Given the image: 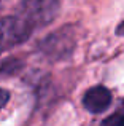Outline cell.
Here are the masks:
<instances>
[{"label":"cell","mask_w":124,"mask_h":126,"mask_svg":"<svg viewBox=\"0 0 124 126\" xmlns=\"http://www.w3.org/2000/svg\"><path fill=\"white\" fill-rule=\"evenodd\" d=\"M112 99H113L112 91H110L107 86L97 85V86L89 88L83 94V107L86 109L89 113L99 115V113H103V112L110 107Z\"/></svg>","instance_id":"277c9868"},{"label":"cell","mask_w":124,"mask_h":126,"mask_svg":"<svg viewBox=\"0 0 124 126\" xmlns=\"http://www.w3.org/2000/svg\"><path fill=\"white\" fill-rule=\"evenodd\" d=\"M0 51H2V49H0Z\"/></svg>","instance_id":"ba28073f"},{"label":"cell","mask_w":124,"mask_h":126,"mask_svg":"<svg viewBox=\"0 0 124 126\" xmlns=\"http://www.w3.org/2000/svg\"><path fill=\"white\" fill-rule=\"evenodd\" d=\"M37 48L45 58L53 62L65 61L76 48V31L73 26H62L61 29L48 34Z\"/></svg>","instance_id":"6da1fadb"},{"label":"cell","mask_w":124,"mask_h":126,"mask_svg":"<svg viewBox=\"0 0 124 126\" xmlns=\"http://www.w3.org/2000/svg\"><path fill=\"white\" fill-rule=\"evenodd\" d=\"M61 10L59 0H21L19 16L25 19L37 31L51 24Z\"/></svg>","instance_id":"7a4b0ae2"},{"label":"cell","mask_w":124,"mask_h":126,"mask_svg":"<svg viewBox=\"0 0 124 126\" xmlns=\"http://www.w3.org/2000/svg\"><path fill=\"white\" fill-rule=\"evenodd\" d=\"M10 97H11V94H10L8 89L0 88V112H2V110H3V107H5V105L8 104Z\"/></svg>","instance_id":"8992f818"},{"label":"cell","mask_w":124,"mask_h":126,"mask_svg":"<svg viewBox=\"0 0 124 126\" xmlns=\"http://www.w3.org/2000/svg\"><path fill=\"white\" fill-rule=\"evenodd\" d=\"M35 29L19 15L0 18V49H8L21 45L32 37Z\"/></svg>","instance_id":"3957f363"},{"label":"cell","mask_w":124,"mask_h":126,"mask_svg":"<svg viewBox=\"0 0 124 126\" xmlns=\"http://www.w3.org/2000/svg\"><path fill=\"white\" fill-rule=\"evenodd\" d=\"M116 35L124 37V21H121V22L118 24V27H116Z\"/></svg>","instance_id":"52a82bcc"},{"label":"cell","mask_w":124,"mask_h":126,"mask_svg":"<svg viewBox=\"0 0 124 126\" xmlns=\"http://www.w3.org/2000/svg\"><path fill=\"white\" fill-rule=\"evenodd\" d=\"M102 126H124V109L115 112L112 117L102 121Z\"/></svg>","instance_id":"5b68a950"}]
</instances>
